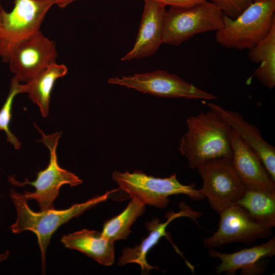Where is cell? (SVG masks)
<instances>
[{"mask_svg": "<svg viewBox=\"0 0 275 275\" xmlns=\"http://www.w3.org/2000/svg\"><path fill=\"white\" fill-rule=\"evenodd\" d=\"M118 189L95 196L84 203L74 204L66 209L56 210L52 208L35 212L28 206V200L23 194L12 188L10 191V197L14 204L17 217L15 222L10 226L11 230L13 233H20L30 230L36 235L41 251L42 270L44 273L46 251L53 233L62 224L73 217L80 215L87 209L105 201L110 194Z\"/></svg>", "mask_w": 275, "mask_h": 275, "instance_id": "obj_2", "label": "cell"}, {"mask_svg": "<svg viewBox=\"0 0 275 275\" xmlns=\"http://www.w3.org/2000/svg\"><path fill=\"white\" fill-rule=\"evenodd\" d=\"M181 205L182 207L179 212L175 213L172 211L166 214L165 217L167 218L166 222L160 223L159 219L155 218L151 222H147L145 225L149 231V235L143 239L139 245L134 248H125L119 259L118 265L123 266L130 263H138L141 266L143 274H148L151 269H157V267L151 266L147 263V254L161 237H166L171 242L177 253L185 260L187 265H189L190 263L185 259L178 248L171 241V236L166 232V228L173 220L180 217H188L197 222V218L201 216L202 213L192 210L190 207L184 203Z\"/></svg>", "mask_w": 275, "mask_h": 275, "instance_id": "obj_12", "label": "cell"}, {"mask_svg": "<svg viewBox=\"0 0 275 275\" xmlns=\"http://www.w3.org/2000/svg\"><path fill=\"white\" fill-rule=\"evenodd\" d=\"M67 67L54 63L33 79L20 84V93H26L30 100L40 108L42 116L46 118L49 113L51 93L56 80L67 73Z\"/></svg>", "mask_w": 275, "mask_h": 275, "instance_id": "obj_18", "label": "cell"}, {"mask_svg": "<svg viewBox=\"0 0 275 275\" xmlns=\"http://www.w3.org/2000/svg\"><path fill=\"white\" fill-rule=\"evenodd\" d=\"M57 0H14L10 12L1 8L0 57L7 63L14 45L40 31L45 17Z\"/></svg>", "mask_w": 275, "mask_h": 275, "instance_id": "obj_6", "label": "cell"}, {"mask_svg": "<svg viewBox=\"0 0 275 275\" xmlns=\"http://www.w3.org/2000/svg\"><path fill=\"white\" fill-rule=\"evenodd\" d=\"M187 130L181 138L178 150L194 170L205 161L218 157L231 158L230 126L211 110L188 117Z\"/></svg>", "mask_w": 275, "mask_h": 275, "instance_id": "obj_1", "label": "cell"}, {"mask_svg": "<svg viewBox=\"0 0 275 275\" xmlns=\"http://www.w3.org/2000/svg\"><path fill=\"white\" fill-rule=\"evenodd\" d=\"M223 21V27L215 33L217 43L227 48L250 49L275 24V0H255L237 18L224 14Z\"/></svg>", "mask_w": 275, "mask_h": 275, "instance_id": "obj_3", "label": "cell"}, {"mask_svg": "<svg viewBox=\"0 0 275 275\" xmlns=\"http://www.w3.org/2000/svg\"><path fill=\"white\" fill-rule=\"evenodd\" d=\"M236 203L258 224L270 229L275 226V193L246 189Z\"/></svg>", "mask_w": 275, "mask_h": 275, "instance_id": "obj_20", "label": "cell"}, {"mask_svg": "<svg viewBox=\"0 0 275 275\" xmlns=\"http://www.w3.org/2000/svg\"><path fill=\"white\" fill-rule=\"evenodd\" d=\"M208 254L221 261L216 267L217 274L224 272L227 275H235L240 270L241 274H260L266 269L263 259L275 255V237L265 243L232 253H223L215 249H209Z\"/></svg>", "mask_w": 275, "mask_h": 275, "instance_id": "obj_15", "label": "cell"}, {"mask_svg": "<svg viewBox=\"0 0 275 275\" xmlns=\"http://www.w3.org/2000/svg\"><path fill=\"white\" fill-rule=\"evenodd\" d=\"M197 169L203 181L199 190L207 198L211 208L217 213L236 203L246 190L233 168L231 158L212 159Z\"/></svg>", "mask_w": 275, "mask_h": 275, "instance_id": "obj_8", "label": "cell"}, {"mask_svg": "<svg viewBox=\"0 0 275 275\" xmlns=\"http://www.w3.org/2000/svg\"><path fill=\"white\" fill-rule=\"evenodd\" d=\"M57 57L56 42L39 31L16 43L7 63L14 76L20 82L27 83L56 63Z\"/></svg>", "mask_w": 275, "mask_h": 275, "instance_id": "obj_10", "label": "cell"}, {"mask_svg": "<svg viewBox=\"0 0 275 275\" xmlns=\"http://www.w3.org/2000/svg\"><path fill=\"white\" fill-rule=\"evenodd\" d=\"M1 23H2V15H1V12L0 10V28L1 26Z\"/></svg>", "mask_w": 275, "mask_h": 275, "instance_id": "obj_27", "label": "cell"}, {"mask_svg": "<svg viewBox=\"0 0 275 275\" xmlns=\"http://www.w3.org/2000/svg\"><path fill=\"white\" fill-rule=\"evenodd\" d=\"M249 50L250 60L261 63L252 77H255L265 87L272 89L275 86V24L265 38Z\"/></svg>", "mask_w": 275, "mask_h": 275, "instance_id": "obj_19", "label": "cell"}, {"mask_svg": "<svg viewBox=\"0 0 275 275\" xmlns=\"http://www.w3.org/2000/svg\"><path fill=\"white\" fill-rule=\"evenodd\" d=\"M218 213V229L212 236L203 239L207 249H216L235 242L250 245L257 239L268 238L271 235V229L253 220L236 203Z\"/></svg>", "mask_w": 275, "mask_h": 275, "instance_id": "obj_11", "label": "cell"}, {"mask_svg": "<svg viewBox=\"0 0 275 275\" xmlns=\"http://www.w3.org/2000/svg\"><path fill=\"white\" fill-rule=\"evenodd\" d=\"M61 242L66 248L78 250L102 265L114 263V242L98 231L84 229L64 235Z\"/></svg>", "mask_w": 275, "mask_h": 275, "instance_id": "obj_17", "label": "cell"}, {"mask_svg": "<svg viewBox=\"0 0 275 275\" xmlns=\"http://www.w3.org/2000/svg\"><path fill=\"white\" fill-rule=\"evenodd\" d=\"M35 126L42 135L39 142L43 144L49 150V164L45 170L37 173V178L34 181L30 182L25 179L23 182H20L11 177H9V181L18 186L26 184L34 186L35 187V191L25 190L23 195L28 201L36 200L41 210H43L53 208V201L59 196L60 188L63 185L68 184L75 186L81 184L82 180L72 172L61 168L58 163L56 151L61 132H56L46 135L36 125Z\"/></svg>", "mask_w": 275, "mask_h": 275, "instance_id": "obj_7", "label": "cell"}, {"mask_svg": "<svg viewBox=\"0 0 275 275\" xmlns=\"http://www.w3.org/2000/svg\"><path fill=\"white\" fill-rule=\"evenodd\" d=\"M112 178L119 189L128 193L130 198L136 197L144 204L164 208L170 202L168 197L173 195L184 194L192 200L205 198L195 184L183 185L174 174L164 178L148 176L141 171L124 173L114 171Z\"/></svg>", "mask_w": 275, "mask_h": 275, "instance_id": "obj_5", "label": "cell"}, {"mask_svg": "<svg viewBox=\"0 0 275 275\" xmlns=\"http://www.w3.org/2000/svg\"><path fill=\"white\" fill-rule=\"evenodd\" d=\"M107 82L161 97L203 100L217 98L215 95L197 87L176 74L164 70L114 77L109 78Z\"/></svg>", "mask_w": 275, "mask_h": 275, "instance_id": "obj_9", "label": "cell"}, {"mask_svg": "<svg viewBox=\"0 0 275 275\" xmlns=\"http://www.w3.org/2000/svg\"><path fill=\"white\" fill-rule=\"evenodd\" d=\"M163 5L173 7H187L208 0H153Z\"/></svg>", "mask_w": 275, "mask_h": 275, "instance_id": "obj_24", "label": "cell"}, {"mask_svg": "<svg viewBox=\"0 0 275 275\" xmlns=\"http://www.w3.org/2000/svg\"><path fill=\"white\" fill-rule=\"evenodd\" d=\"M227 17L235 19L247 9L255 0H210Z\"/></svg>", "mask_w": 275, "mask_h": 275, "instance_id": "obj_23", "label": "cell"}, {"mask_svg": "<svg viewBox=\"0 0 275 275\" xmlns=\"http://www.w3.org/2000/svg\"><path fill=\"white\" fill-rule=\"evenodd\" d=\"M144 7L135 42L121 61L148 57L162 43L166 6L153 0H144Z\"/></svg>", "mask_w": 275, "mask_h": 275, "instance_id": "obj_14", "label": "cell"}, {"mask_svg": "<svg viewBox=\"0 0 275 275\" xmlns=\"http://www.w3.org/2000/svg\"><path fill=\"white\" fill-rule=\"evenodd\" d=\"M229 136L233 168L246 189L275 193L274 182L258 156L231 127Z\"/></svg>", "mask_w": 275, "mask_h": 275, "instance_id": "obj_13", "label": "cell"}, {"mask_svg": "<svg viewBox=\"0 0 275 275\" xmlns=\"http://www.w3.org/2000/svg\"><path fill=\"white\" fill-rule=\"evenodd\" d=\"M209 108L218 114L233 129L241 139L259 157L272 181L275 182V148L262 137L258 129L247 122L237 112L226 109L212 102Z\"/></svg>", "mask_w": 275, "mask_h": 275, "instance_id": "obj_16", "label": "cell"}, {"mask_svg": "<svg viewBox=\"0 0 275 275\" xmlns=\"http://www.w3.org/2000/svg\"><path fill=\"white\" fill-rule=\"evenodd\" d=\"M9 254L10 253L9 251L8 250L6 251L4 253L1 254H0V261L6 260L8 258Z\"/></svg>", "mask_w": 275, "mask_h": 275, "instance_id": "obj_26", "label": "cell"}, {"mask_svg": "<svg viewBox=\"0 0 275 275\" xmlns=\"http://www.w3.org/2000/svg\"><path fill=\"white\" fill-rule=\"evenodd\" d=\"M224 14L211 2L187 7L170 6L166 11L162 43L178 46L194 36L217 31L224 25Z\"/></svg>", "mask_w": 275, "mask_h": 275, "instance_id": "obj_4", "label": "cell"}, {"mask_svg": "<svg viewBox=\"0 0 275 275\" xmlns=\"http://www.w3.org/2000/svg\"><path fill=\"white\" fill-rule=\"evenodd\" d=\"M131 200L124 210L120 214L106 221L101 232L105 238L115 241L126 239L131 232V226L145 211V204L136 197Z\"/></svg>", "mask_w": 275, "mask_h": 275, "instance_id": "obj_21", "label": "cell"}, {"mask_svg": "<svg viewBox=\"0 0 275 275\" xmlns=\"http://www.w3.org/2000/svg\"><path fill=\"white\" fill-rule=\"evenodd\" d=\"M20 82L14 77L11 79L10 90L5 103L0 110V130L5 131L8 142L19 149L21 143L10 131L9 125L12 117L11 111L13 102L15 96L20 93Z\"/></svg>", "mask_w": 275, "mask_h": 275, "instance_id": "obj_22", "label": "cell"}, {"mask_svg": "<svg viewBox=\"0 0 275 275\" xmlns=\"http://www.w3.org/2000/svg\"><path fill=\"white\" fill-rule=\"evenodd\" d=\"M76 1L78 0H57L56 5L60 8H64Z\"/></svg>", "mask_w": 275, "mask_h": 275, "instance_id": "obj_25", "label": "cell"}]
</instances>
